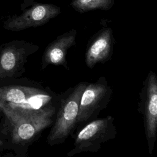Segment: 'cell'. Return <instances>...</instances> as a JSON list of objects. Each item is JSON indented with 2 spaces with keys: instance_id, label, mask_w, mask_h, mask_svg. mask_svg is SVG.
I'll list each match as a JSON object with an SVG mask.
<instances>
[{
  "instance_id": "6da1fadb",
  "label": "cell",
  "mask_w": 157,
  "mask_h": 157,
  "mask_svg": "<svg viewBox=\"0 0 157 157\" xmlns=\"http://www.w3.org/2000/svg\"><path fill=\"white\" fill-rule=\"evenodd\" d=\"M57 105L58 104L26 111L13 109L0 101V109L5 117L6 133L18 153L25 155L43 131L51 126Z\"/></svg>"
},
{
  "instance_id": "7a4b0ae2",
  "label": "cell",
  "mask_w": 157,
  "mask_h": 157,
  "mask_svg": "<svg viewBox=\"0 0 157 157\" xmlns=\"http://www.w3.org/2000/svg\"><path fill=\"white\" fill-rule=\"evenodd\" d=\"M56 94L42 83L26 80L22 84L0 86V101L9 107L21 110H36L58 103Z\"/></svg>"
},
{
  "instance_id": "3957f363",
  "label": "cell",
  "mask_w": 157,
  "mask_h": 157,
  "mask_svg": "<svg viewBox=\"0 0 157 157\" xmlns=\"http://www.w3.org/2000/svg\"><path fill=\"white\" fill-rule=\"evenodd\" d=\"M86 82L78 83L60 94L56 111L47 137L50 146L65 142L77 128V120L82 94L88 85Z\"/></svg>"
},
{
  "instance_id": "277c9868",
  "label": "cell",
  "mask_w": 157,
  "mask_h": 157,
  "mask_svg": "<svg viewBox=\"0 0 157 157\" xmlns=\"http://www.w3.org/2000/svg\"><path fill=\"white\" fill-rule=\"evenodd\" d=\"M117 134L115 118L112 116L96 118L85 124L77 132L73 148L67 152V156L71 157L80 153L97 152L102 144L113 139Z\"/></svg>"
},
{
  "instance_id": "5b68a950",
  "label": "cell",
  "mask_w": 157,
  "mask_h": 157,
  "mask_svg": "<svg viewBox=\"0 0 157 157\" xmlns=\"http://www.w3.org/2000/svg\"><path fill=\"white\" fill-rule=\"evenodd\" d=\"M112 95L113 90L105 77H100L94 83H88L80 98L77 128L98 118L112 100Z\"/></svg>"
},
{
  "instance_id": "8992f818",
  "label": "cell",
  "mask_w": 157,
  "mask_h": 157,
  "mask_svg": "<svg viewBox=\"0 0 157 157\" xmlns=\"http://www.w3.org/2000/svg\"><path fill=\"white\" fill-rule=\"evenodd\" d=\"M138 112L142 115L149 154L151 155L157 139V77L150 70L139 93Z\"/></svg>"
},
{
  "instance_id": "52a82bcc",
  "label": "cell",
  "mask_w": 157,
  "mask_h": 157,
  "mask_svg": "<svg viewBox=\"0 0 157 157\" xmlns=\"http://www.w3.org/2000/svg\"><path fill=\"white\" fill-rule=\"evenodd\" d=\"M39 48L25 40H13L0 49V80L20 76L25 72L28 57Z\"/></svg>"
},
{
  "instance_id": "ba28073f",
  "label": "cell",
  "mask_w": 157,
  "mask_h": 157,
  "mask_svg": "<svg viewBox=\"0 0 157 157\" xmlns=\"http://www.w3.org/2000/svg\"><path fill=\"white\" fill-rule=\"evenodd\" d=\"M60 13L59 7L48 4H38L25 11L18 16L10 18L4 24L10 31H18L31 27L43 25Z\"/></svg>"
},
{
  "instance_id": "9c48e42d",
  "label": "cell",
  "mask_w": 157,
  "mask_h": 157,
  "mask_svg": "<svg viewBox=\"0 0 157 157\" xmlns=\"http://www.w3.org/2000/svg\"><path fill=\"white\" fill-rule=\"evenodd\" d=\"M114 37L111 28L102 29L88 43L85 52V63L93 69L98 64L108 61L113 53Z\"/></svg>"
},
{
  "instance_id": "30bf717a",
  "label": "cell",
  "mask_w": 157,
  "mask_h": 157,
  "mask_svg": "<svg viewBox=\"0 0 157 157\" xmlns=\"http://www.w3.org/2000/svg\"><path fill=\"white\" fill-rule=\"evenodd\" d=\"M77 31L72 29L58 36L45 48L42 57L41 69H45L48 65L61 66L69 69L66 60L68 50L76 44Z\"/></svg>"
},
{
  "instance_id": "8fae6325",
  "label": "cell",
  "mask_w": 157,
  "mask_h": 157,
  "mask_svg": "<svg viewBox=\"0 0 157 157\" xmlns=\"http://www.w3.org/2000/svg\"><path fill=\"white\" fill-rule=\"evenodd\" d=\"M110 1L111 0H74L72 6L77 10L83 12L96 9H107Z\"/></svg>"
},
{
  "instance_id": "7c38bea8",
  "label": "cell",
  "mask_w": 157,
  "mask_h": 157,
  "mask_svg": "<svg viewBox=\"0 0 157 157\" xmlns=\"http://www.w3.org/2000/svg\"><path fill=\"white\" fill-rule=\"evenodd\" d=\"M3 145V142L0 140V147H1Z\"/></svg>"
},
{
  "instance_id": "4fadbf2b",
  "label": "cell",
  "mask_w": 157,
  "mask_h": 157,
  "mask_svg": "<svg viewBox=\"0 0 157 157\" xmlns=\"http://www.w3.org/2000/svg\"><path fill=\"white\" fill-rule=\"evenodd\" d=\"M1 113H2V112H1V110L0 109V114H1Z\"/></svg>"
}]
</instances>
